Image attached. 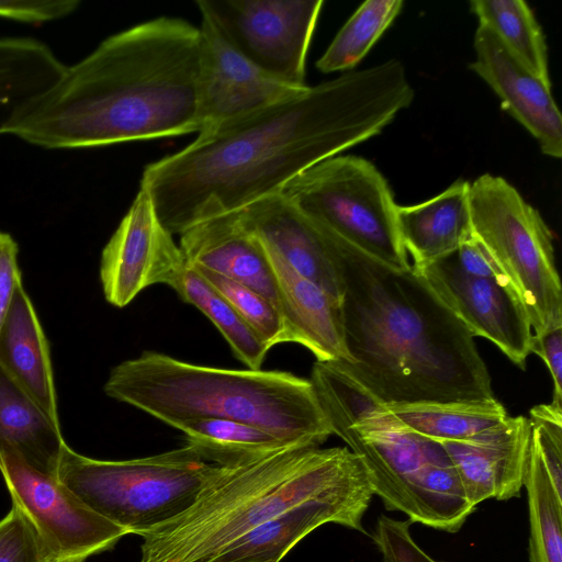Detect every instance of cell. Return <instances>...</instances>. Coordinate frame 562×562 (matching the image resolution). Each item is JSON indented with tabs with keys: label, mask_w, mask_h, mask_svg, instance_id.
<instances>
[{
	"label": "cell",
	"mask_w": 562,
	"mask_h": 562,
	"mask_svg": "<svg viewBox=\"0 0 562 562\" xmlns=\"http://www.w3.org/2000/svg\"><path fill=\"white\" fill-rule=\"evenodd\" d=\"M413 99L397 59L348 71L199 133L147 165L140 188L162 226L181 234L280 193L308 168L380 134Z\"/></svg>",
	"instance_id": "cell-1"
},
{
	"label": "cell",
	"mask_w": 562,
	"mask_h": 562,
	"mask_svg": "<svg viewBox=\"0 0 562 562\" xmlns=\"http://www.w3.org/2000/svg\"><path fill=\"white\" fill-rule=\"evenodd\" d=\"M200 27L160 16L113 34L22 116L11 135L47 149L199 133Z\"/></svg>",
	"instance_id": "cell-2"
},
{
	"label": "cell",
	"mask_w": 562,
	"mask_h": 562,
	"mask_svg": "<svg viewBox=\"0 0 562 562\" xmlns=\"http://www.w3.org/2000/svg\"><path fill=\"white\" fill-rule=\"evenodd\" d=\"M335 237L351 362L330 363L385 407L495 398L473 335L424 277Z\"/></svg>",
	"instance_id": "cell-3"
},
{
	"label": "cell",
	"mask_w": 562,
	"mask_h": 562,
	"mask_svg": "<svg viewBox=\"0 0 562 562\" xmlns=\"http://www.w3.org/2000/svg\"><path fill=\"white\" fill-rule=\"evenodd\" d=\"M373 496L360 458L347 447H286L217 465L193 504L142 532L140 562H210L234 540L315 501Z\"/></svg>",
	"instance_id": "cell-4"
},
{
	"label": "cell",
	"mask_w": 562,
	"mask_h": 562,
	"mask_svg": "<svg viewBox=\"0 0 562 562\" xmlns=\"http://www.w3.org/2000/svg\"><path fill=\"white\" fill-rule=\"evenodd\" d=\"M103 390L173 428L190 419H231L313 448L333 435L312 382L284 371L223 369L144 351L115 366Z\"/></svg>",
	"instance_id": "cell-5"
},
{
	"label": "cell",
	"mask_w": 562,
	"mask_h": 562,
	"mask_svg": "<svg viewBox=\"0 0 562 562\" xmlns=\"http://www.w3.org/2000/svg\"><path fill=\"white\" fill-rule=\"evenodd\" d=\"M312 382L333 435L362 461L373 495L411 522L457 532L475 510L441 442L414 432L330 362Z\"/></svg>",
	"instance_id": "cell-6"
},
{
	"label": "cell",
	"mask_w": 562,
	"mask_h": 562,
	"mask_svg": "<svg viewBox=\"0 0 562 562\" xmlns=\"http://www.w3.org/2000/svg\"><path fill=\"white\" fill-rule=\"evenodd\" d=\"M217 465L188 443L122 461L92 459L66 446L57 480L93 512L138 536L189 508Z\"/></svg>",
	"instance_id": "cell-7"
},
{
	"label": "cell",
	"mask_w": 562,
	"mask_h": 562,
	"mask_svg": "<svg viewBox=\"0 0 562 562\" xmlns=\"http://www.w3.org/2000/svg\"><path fill=\"white\" fill-rule=\"evenodd\" d=\"M473 235L521 300L531 328L562 326V289L551 231L504 178L482 175L470 183Z\"/></svg>",
	"instance_id": "cell-8"
},
{
	"label": "cell",
	"mask_w": 562,
	"mask_h": 562,
	"mask_svg": "<svg viewBox=\"0 0 562 562\" xmlns=\"http://www.w3.org/2000/svg\"><path fill=\"white\" fill-rule=\"evenodd\" d=\"M280 193L368 257L396 270L411 266L398 234V205L387 181L367 159L327 158L299 175Z\"/></svg>",
	"instance_id": "cell-9"
},
{
	"label": "cell",
	"mask_w": 562,
	"mask_h": 562,
	"mask_svg": "<svg viewBox=\"0 0 562 562\" xmlns=\"http://www.w3.org/2000/svg\"><path fill=\"white\" fill-rule=\"evenodd\" d=\"M202 19L247 60L291 88L305 85V60L322 0H198Z\"/></svg>",
	"instance_id": "cell-10"
},
{
	"label": "cell",
	"mask_w": 562,
	"mask_h": 562,
	"mask_svg": "<svg viewBox=\"0 0 562 562\" xmlns=\"http://www.w3.org/2000/svg\"><path fill=\"white\" fill-rule=\"evenodd\" d=\"M0 472L12 498L34 525L52 562H85L128 535L83 504L56 477L15 453H0Z\"/></svg>",
	"instance_id": "cell-11"
},
{
	"label": "cell",
	"mask_w": 562,
	"mask_h": 562,
	"mask_svg": "<svg viewBox=\"0 0 562 562\" xmlns=\"http://www.w3.org/2000/svg\"><path fill=\"white\" fill-rule=\"evenodd\" d=\"M186 267L184 256L160 223L148 192L139 188L101 254L100 281L105 300L124 307L150 285L172 288Z\"/></svg>",
	"instance_id": "cell-12"
},
{
	"label": "cell",
	"mask_w": 562,
	"mask_h": 562,
	"mask_svg": "<svg viewBox=\"0 0 562 562\" xmlns=\"http://www.w3.org/2000/svg\"><path fill=\"white\" fill-rule=\"evenodd\" d=\"M414 268L473 337L486 338L516 366L525 368L532 328L521 300L506 278L470 276L453 254Z\"/></svg>",
	"instance_id": "cell-13"
},
{
	"label": "cell",
	"mask_w": 562,
	"mask_h": 562,
	"mask_svg": "<svg viewBox=\"0 0 562 562\" xmlns=\"http://www.w3.org/2000/svg\"><path fill=\"white\" fill-rule=\"evenodd\" d=\"M200 30L202 61L199 82V133L300 90L262 72L232 47L207 21L202 19Z\"/></svg>",
	"instance_id": "cell-14"
},
{
	"label": "cell",
	"mask_w": 562,
	"mask_h": 562,
	"mask_svg": "<svg viewBox=\"0 0 562 562\" xmlns=\"http://www.w3.org/2000/svg\"><path fill=\"white\" fill-rule=\"evenodd\" d=\"M471 69L497 94L502 106L538 142L541 151L562 156V117L548 83L531 72L484 25L473 41Z\"/></svg>",
	"instance_id": "cell-15"
},
{
	"label": "cell",
	"mask_w": 562,
	"mask_h": 562,
	"mask_svg": "<svg viewBox=\"0 0 562 562\" xmlns=\"http://www.w3.org/2000/svg\"><path fill=\"white\" fill-rule=\"evenodd\" d=\"M240 222L294 270L341 302L336 237L277 193L236 212Z\"/></svg>",
	"instance_id": "cell-16"
},
{
	"label": "cell",
	"mask_w": 562,
	"mask_h": 562,
	"mask_svg": "<svg viewBox=\"0 0 562 562\" xmlns=\"http://www.w3.org/2000/svg\"><path fill=\"white\" fill-rule=\"evenodd\" d=\"M530 439L525 416H507L498 425L458 441H440L467 495L477 504L494 498L508 501L524 487Z\"/></svg>",
	"instance_id": "cell-17"
},
{
	"label": "cell",
	"mask_w": 562,
	"mask_h": 562,
	"mask_svg": "<svg viewBox=\"0 0 562 562\" xmlns=\"http://www.w3.org/2000/svg\"><path fill=\"white\" fill-rule=\"evenodd\" d=\"M187 265L240 282L278 306L276 278L263 243L236 212L202 221L180 234Z\"/></svg>",
	"instance_id": "cell-18"
},
{
	"label": "cell",
	"mask_w": 562,
	"mask_h": 562,
	"mask_svg": "<svg viewBox=\"0 0 562 562\" xmlns=\"http://www.w3.org/2000/svg\"><path fill=\"white\" fill-rule=\"evenodd\" d=\"M265 247L272 265L278 305L289 342L304 346L321 362H351L344 341L340 304L274 250Z\"/></svg>",
	"instance_id": "cell-19"
},
{
	"label": "cell",
	"mask_w": 562,
	"mask_h": 562,
	"mask_svg": "<svg viewBox=\"0 0 562 562\" xmlns=\"http://www.w3.org/2000/svg\"><path fill=\"white\" fill-rule=\"evenodd\" d=\"M0 368L60 425L49 346L22 281L0 328Z\"/></svg>",
	"instance_id": "cell-20"
},
{
	"label": "cell",
	"mask_w": 562,
	"mask_h": 562,
	"mask_svg": "<svg viewBox=\"0 0 562 562\" xmlns=\"http://www.w3.org/2000/svg\"><path fill=\"white\" fill-rule=\"evenodd\" d=\"M398 234L414 267H423L454 252L474 237L470 182L458 179L435 198L397 206Z\"/></svg>",
	"instance_id": "cell-21"
},
{
	"label": "cell",
	"mask_w": 562,
	"mask_h": 562,
	"mask_svg": "<svg viewBox=\"0 0 562 562\" xmlns=\"http://www.w3.org/2000/svg\"><path fill=\"white\" fill-rule=\"evenodd\" d=\"M67 66L44 42L0 37V135L16 123L64 76Z\"/></svg>",
	"instance_id": "cell-22"
},
{
	"label": "cell",
	"mask_w": 562,
	"mask_h": 562,
	"mask_svg": "<svg viewBox=\"0 0 562 562\" xmlns=\"http://www.w3.org/2000/svg\"><path fill=\"white\" fill-rule=\"evenodd\" d=\"M66 446L60 425L0 368V453L11 451L31 468L57 479Z\"/></svg>",
	"instance_id": "cell-23"
},
{
	"label": "cell",
	"mask_w": 562,
	"mask_h": 562,
	"mask_svg": "<svg viewBox=\"0 0 562 562\" xmlns=\"http://www.w3.org/2000/svg\"><path fill=\"white\" fill-rule=\"evenodd\" d=\"M385 407V406H384ZM403 426L438 441L470 439L508 415L496 398L462 403H426L385 407Z\"/></svg>",
	"instance_id": "cell-24"
},
{
	"label": "cell",
	"mask_w": 562,
	"mask_h": 562,
	"mask_svg": "<svg viewBox=\"0 0 562 562\" xmlns=\"http://www.w3.org/2000/svg\"><path fill=\"white\" fill-rule=\"evenodd\" d=\"M471 11L524 66L551 83L548 48L541 27L522 0H473Z\"/></svg>",
	"instance_id": "cell-25"
},
{
	"label": "cell",
	"mask_w": 562,
	"mask_h": 562,
	"mask_svg": "<svg viewBox=\"0 0 562 562\" xmlns=\"http://www.w3.org/2000/svg\"><path fill=\"white\" fill-rule=\"evenodd\" d=\"M176 428L206 461L218 465L240 463L286 447H301L286 443L252 425L231 419H190Z\"/></svg>",
	"instance_id": "cell-26"
},
{
	"label": "cell",
	"mask_w": 562,
	"mask_h": 562,
	"mask_svg": "<svg viewBox=\"0 0 562 562\" xmlns=\"http://www.w3.org/2000/svg\"><path fill=\"white\" fill-rule=\"evenodd\" d=\"M172 289L216 326L237 359L248 369H261L269 347L198 271L187 265Z\"/></svg>",
	"instance_id": "cell-27"
},
{
	"label": "cell",
	"mask_w": 562,
	"mask_h": 562,
	"mask_svg": "<svg viewBox=\"0 0 562 562\" xmlns=\"http://www.w3.org/2000/svg\"><path fill=\"white\" fill-rule=\"evenodd\" d=\"M402 0L364 1L336 34L316 67L324 74L355 68L402 11Z\"/></svg>",
	"instance_id": "cell-28"
},
{
	"label": "cell",
	"mask_w": 562,
	"mask_h": 562,
	"mask_svg": "<svg viewBox=\"0 0 562 562\" xmlns=\"http://www.w3.org/2000/svg\"><path fill=\"white\" fill-rule=\"evenodd\" d=\"M524 486L528 495L530 562H562V499L530 445Z\"/></svg>",
	"instance_id": "cell-29"
},
{
	"label": "cell",
	"mask_w": 562,
	"mask_h": 562,
	"mask_svg": "<svg viewBox=\"0 0 562 562\" xmlns=\"http://www.w3.org/2000/svg\"><path fill=\"white\" fill-rule=\"evenodd\" d=\"M192 268L231 304L269 349L278 344L289 342L280 310L270 300L223 274L201 267Z\"/></svg>",
	"instance_id": "cell-30"
},
{
	"label": "cell",
	"mask_w": 562,
	"mask_h": 562,
	"mask_svg": "<svg viewBox=\"0 0 562 562\" xmlns=\"http://www.w3.org/2000/svg\"><path fill=\"white\" fill-rule=\"evenodd\" d=\"M0 562H52L34 525L14 504L0 520Z\"/></svg>",
	"instance_id": "cell-31"
},
{
	"label": "cell",
	"mask_w": 562,
	"mask_h": 562,
	"mask_svg": "<svg viewBox=\"0 0 562 562\" xmlns=\"http://www.w3.org/2000/svg\"><path fill=\"white\" fill-rule=\"evenodd\" d=\"M409 520L381 516L373 535L384 562H446L436 560L414 540Z\"/></svg>",
	"instance_id": "cell-32"
},
{
	"label": "cell",
	"mask_w": 562,
	"mask_h": 562,
	"mask_svg": "<svg viewBox=\"0 0 562 562\" xmlns=\"http://www.w3.org/2000/svg\"><path fill=\"white\" fill-rule=\"evenodd\" d=\"M79 5V0H0V18L37 24L66 18Z\"/></svg>",
	"instance_id": "cell-33"
},
{
	"label": "cell",
	"mask_w": 562,
	"mask_h": 562,
	"mask_svg": "<svg viewBox=\"0 0 562 562\" xmlns=\"http://www.w3.org/2000/svg\"><path fill=\"white\" fill-rule=\"evenodd\" d=\"M19 246L13 237L0 232V328L8 314L15 289L22 281L18 263Z\"/></svg>",
	"instance_id": "cell-34"
},
{
	"label": "cell",
	"mask_w": 562,
	"mask_h": 562,
	"mask_svg": "<svg viewBox=\"0 0 562 562\" xmlns=\"http://www.w3.org/2000/svg\"><path fill=\"white\" fill-rule=\"evenodd\" d=\"M539 356L547 366L552 383V402L562 404V326L532 335L530 353Z\"/></svg>",
	"instance_id": "cell-35"
},
{
	"label": "cell",
	"mask_w": 562,
	"mask_h": 562,
	"mask_svg": "<svg viewBox=\"0 0 562 562\" xmlns=\"http://www.w3.org/2000/svg\"><path fill=\"white\" fill-rule=\"evenodd\" d=\"M456 261L468 274L481 278H506L475 237L454 252Z\"/></svg>",
	"instance_id": "cell-36"
}]
</instances>
